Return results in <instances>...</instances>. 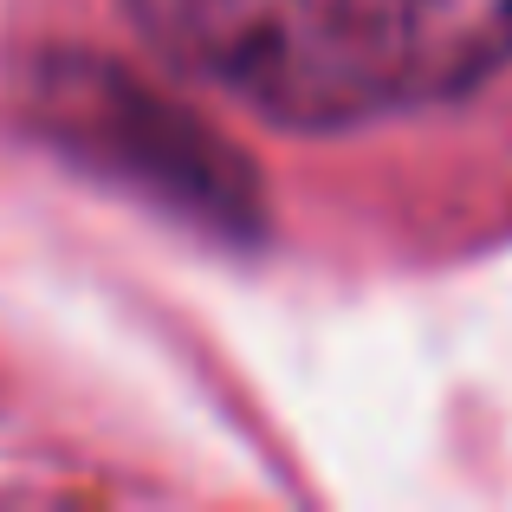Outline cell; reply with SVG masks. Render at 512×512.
I'll return each instance as SVG.
<instances>
[{
  "label": "cell",
  "mask_w": 512,
  "mask_h": 512,
  "mask_svg": "<svg viewBox=\"0 0 512 512\" xmlns=\"http://www.w3.org/2000/svg\"><path fill=\"white\" fill-rule=\"evenodd\" d=\"M124 13L175 72L286 130L435 104L428 0H124Z\"/></svg>",
  "instance_id": "cell-1"
},
{
  "label": "cell",
  "mask_w": 512,
  "mask_h": 512,
  "mask_svg": "<svg viewBox=\"0 0 512 512\" xmlns=\"http://www.w3.org/2000/svg\"><path fill=\"white\" fill-rule=\"evenodd\" d=\"M33 124L85 169L137 188L143 201L208 227L221 240H253L266 227V195L253 163L201 111L163 98L130 65L91 52H46L33 65Z\"/></svg>",
  "instance_id": "cell-2"
},
{
  "label": "cell",
  "mask_w": 512,
  "mask_h": 512,
  "mask_svg": "<svg viewBox=\"0 0 512 512\" xmlns=\"http://www.w3.org/2000/svg\"><path fill=\"white\" fill-rule=\"evenodd\" d=\"M428 59L435 104L467 98L512 65V0H428Z\"/></svg>",
  "instance_id": "cell-3"
}]
</instances>
